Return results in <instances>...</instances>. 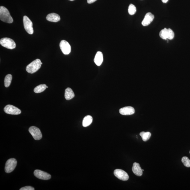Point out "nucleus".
<instances>
[{"label": "nucleus", "mask_w": 190, "mask_h": 190, "mask_svg": "<svg viewBox=\"0 0 190 190\" xmlns=\"http://www.w3.org/2000/svg\"><path fill=\"white\" fill-rule=\"evenodd\" d=\"M154 16L151 13H148L145 15L142 24L144 26H147L153 22Z\"/></svg>", "instance_id": "f8f14e48"}, {"label": "nucleus", "mask_w": 190, "mask_h": 190, "mask_svg": "<svg viewBox=\"0 0 190 190\" xmlns=\"http://www.w3.org/2000/svg\"><path fill=\"white\" fill-rule=\"evenodd\" d=\"M97 0H87V3L88 4H92L93 3H94Z\"/></svg>", "instance_id": "393cba45"}, {"label": "nucleus", "mask_w": 190, "mask_h": 190, "mask_svg": "<svg viewBox=\"0 0 190 190\" xmlns=\"http://www.w3.org/2000/svg\"><path fill=\"white\" fill-rule=\"evenodd\" d=\"M162 1L163 3H167V2H168V0H162Z\"/></svg>", "instance_id": "a878e982"}, {"label": "nucleus", "mask_w": 190, "mask_h": 190, "mask_svg": "<svg viewBox=\"0 0 190 190\" xmlns=\"http://www.w3.org/2000/svg\"><path fill=\"white\" fill-rule=\"evenodd\" d=\"M24 28L25 31L29 34H33L34 33L33 28V24L32 21L28 17L26 16L23 17V19Z\"/></svg>", "instance_id": "39448f33"}, {"label": "nucleus", "mask_w": 190, "mask_h": 190, "mask_svg": "<svg viewBox=\"0 0 190 190\" xmlns=\"http://www.w3.org/2000/svg\"><path fill=\"white\" fill-rule=\"evenodd\" d=\"M60 47L62 52L64 55H68L71 52V47L68 42L65 40L61 41Z\"/></svg>", "instance_id": "9d476101"}, {"label": "nucleus", "mask_w": 190, "mask_h": 190, "mask_svg": "<svg viewBox=\"0 0 190 190\" xmlns=\"http://www.w3.org/2000/svg\"><path fill=\"white\" fill-rule=\"evenodd\" d=\"M47 86L45 84H40L36 87L34 89V92L35 93H39L45 91L47 88Z\"/></svg>", "instance_id": "6ab92c4d"}, {"label": "nucleus", "mask_w": 190, "mask_h": 190, "mask_svg": "<svg viewBox=\"0 0 190 190\" xmlns=\"http://www.w3.org/2000/svg\"><path fill=\"white\" fill-rule=\"evenodd\" d=\"M42 64L41 60L37 59L27 66L26 71L28 73L31 74L35 73L40 68Z\"/></svg>", "instance_id": "f03ea898"}, {"label": "nucleus", "mask_w": 190, "mask_h": 190, "mask_svg": "<svg viewBox=\"0 0 190 190\" xmlns=\"http://www.w3.org/2000/svg\"><path fill=\"white\" fill-rule=\"evenodd\" d=\"M20 190H34L35 189L33 187L28 186L23 187L21 188Z\"/></svg>", "instance_id": "b1692460"}, {"label": "nucleus", "mask_w": 190, "mask_h": 190, "mask_svg": "<svg viewBox=\"0 0 190 190\" xmlns=\"http://www.w3.org/2000/svg\"><path fill=\"white\" fill-rule=\"evenodd\" d=\"M136 12V8L135 6L132 4H130L128 8V13L131 15L135 14Z\"/></svg>", "instance_id": "4be33fe9"}, {"label": "nucleus", "mask_w": 190, "mask_h": 190, "mask_svg": "<svg viewBox=\"0 0 190 190\" xmlns=\"http://www.w3.org/2000/svg\"><path fill=\"white\" fill-rule=\"evenodd\" d=\"M12 80V76L11 75L8 74L6 75L5 79H4V85L6 87H8L11 84Z\"/></svg>", "instance_id": "412c9836"}, {"label": "nucleus", "mask_w": 190, "mask_h": 190, "mask_svg": "<svg viewBox=\"0 0 190 190\" xmlns=\"http://www.w3.org/2000/svg\"><path fill=\"white\" fill-rule=\"evenodd\" d=\"M4 111L6 114L12 115H19L21 113V111L19 108L10 105L6 106L4 108Z\"/></svg>", "instance_id": "6e6552de"}, {"label": "nucleus", "mask_w": 190, "mask_h": 190, "mask_svg": "<svg viewBox=\"0 0 190 190\" xmlns=\"http://www.w3.org/2000/svg\"><path fill=\"white\" fill-rule=\"evenodd\" d=\"M140 135L142 138L143 141L144 142L147 141L150 138L151 136V134L149 132H142L140 133Z\"/></svg>", "instance_id": "aec40b11"}, {"label": "nucleus", "mask_w": 190, "mask_h": 190, "mask_svg": "<svg viewBox=\"0 0 190 190\" xmlns=\"http://www.w3.org/2000/svg\"><path fill=\"white\" fill-rule=\"evenodd\" d=\"M65 98L67 100H70L75 96L73 90L70 88H66L65 91Z\"/></svg>", "instance_id": "f3484780"}, {"label": "nucleus", "mask_w": 190, "mask_h": 190, "mask_svg": "<svg viewBox=\"0 0 190 190\" xmlns=\"http://www.w3.org/2000/svg\"><path fill=\"white\" fill-rule=\"evenodd\" d=\"M0 44L3 47L10 49H13L16 47V44L13 40L9 38H3L0 40Z\"/></svg>", "instance_id": "7ed1b4c3"}, {"label": "nucleus", "mask_w": 190, "mask_h": 190, "mask_svg": "<svg viewBox=\"0 0 190 190\" xmlns=\"http://www.w3.org/2000/svg\"><path fill=\"white\" fill-rule=\"evenodd\" d=\"M30 134H31L33 138L36 140H39L42 138V134L41 132L37 127L32 126L29 129Z\"/></svg>", "instance_id": "0eeeda50"}, {"label": "nucleus", "mask_w": 190, "mask_h": 190, "mask_svg": "<svg viewBox=\"0 0 190 190\" xmlns=\"http://www.w3.org/2000/svg\"><path fill=\"white\" fill-rule=\"evenodd\" d=\"M189 153H190V152H189Z\"/></svg>", "instance_id": "c756f323"}, {"label": "nucleus", "mask_w": 190, "mask_h": 190, "mask_svg": "<svg viewBox=\"0 0 190 190\" xmlns=\"http://www.w3.org/2000/svg\"><path fill=\"white\" fill-rule=\"evenodd\" d=\"M0 19L3 22L8 23H11L13 19L11 16L9 10L3 6L0 7Z\"/></svg>", "instance_id": "f257e3e1"}, {"label": "nucleus", "mask_w": 190, "mask_h": 190, "mask_svg": "<svg viewBox=\"0 0 190 190\" xmlns=\"http://www.w3.org/2000/svg\"><path fill=\"white\" fill-rule=\"evenodd\" d=\"M114 174L117 178L120 180L126 181L129 179V176L128 173L123 170L116 169L114 170Z\"/></svg>", "instance_id": "1a4fd4ad"}, {"label": "nucleus", "mask_w": 190, "mask_h": 190, "mask_svg": "<svg viewBox=\"0 0 190 190\" xmlns=\"http://www.w3.org/2000/svg\"><path fill=\"white\" fill-rule=\"evenodd\" d=\"M182 162L185 167H190V160L187 157L184 156L182 157Z\"/></svg>", "instance_id": "5701e85b"}, {"label": "nucleus", "mask_w": 190, "mask_h": 190, "mask_svg": "<svg viewBox=\"0 0 190 190\" xmlns=\"http://www.w3.org/2000/svg\"><path fill=\"white\" fill-rule=\"evenodd\" d=\"M103 61V56L102 53L100 52H96L94 58V62L96 65L100 66Z\"/></svg>", "instance_id": "dca6fc26"}, {"label": "nucleus", "mask_w": 190, "mask_h": 190, "mask_svg": "<svg viewBox=\"0 0 190 190\" xmlns=\"http://www.w3.org/2000/svg\"><path fill=\"white\" fill-rule=\"evenodd\" d=\"M34 175L37 178L43 180H48L50 179L51 176L48 173L39 170H36L34 172Z\"/></svg>", "instance_id": "9b49d317"}, {"label": "nucleus", "mask_w": 190, "mask_h": 190, "mask_svg": "<svg viewBox=\"0 0 190 190\" xmlns=\"http://www.w3.org/2000/svg\"><path fill=\"white\" fill-rule=\"evenodd\" d=\"M17 161L15 158L9 159L6 163L5 170L6 173H10L13 171L16 168Z\"/></svg>", "instance_id": "423d86ee"}, {"label": "nucleus", "mask_w": 190, "mask_h": 190, "mask_svg": "<svg viewBox=\"0 0 190 190\" xmlns=\"http://www.w3.org/2000/svg\"><path fill=\"white\" fill-rule=\"evenodd\" d=\"M69 1H74V0H69Z\"/></svg>", "instance_id": "bb28decb"}, {"label": "nucleus", "mask_w": 190, "mask_h": 190, "mask_svg": "<svg viewBox=\"0 0 190 190\" xmlns=\"http://www.w3.org/2000/svg\"><path fill=\"white\" fill-rule=\"evenodd\" d=\"M48 88V86L47 87V88Z\"/></svg>", "instance_id": "c85d7f7f"}, {"label": "nucleus", "mask_w": 190, "mask_h": 190, "mask_svg": "<svg viewBox=\"0 0 190 190\" xmlns=\"http://www.w3.org/2000/svg\"><path fill=\"white\" fill-rule=\"evenodd\" d=\"M159 35L161 38L164 40L169 39L171 40L174 37V33L171 29H167L165 28L160 32Z\"/></svg>", "instance_id": "20e7f679"}, {"label": "nucleus", "mask_w": 190, "mask_h": 190, "mask_svg": "<svg viewBox=\"0 0 190 190\" xmlns=\"http://www.w3.org/2000/svg\"><path fill=\"white\" fill-rule=\"evenodd\" d=\"M119 111L122 115H130L135 113V110L132 107L126 106L120 108Z\"/></svg>", "instance_id": "ddd939ff"}, {"label": "nucleus", "mask_w": 190, "mask_h": 190, "mask_svg": "<svg viewBox=\"0 0 190 190\" xmlns=\"http://www.w3.org/2000/svg\"><path fill=\"white\" fill-rule=\"evenodd\" d=\"M93 121V118L91 116L88 115L84 117L82 121V126L84 127L89 126Z\"/></svg>", "instance_id": "a211bd4d"}, {"label": "nucleus", "mask_w": 190, "mask_h": 190, "mask_svg": "<svg viewBox=\"0 0 190 190\" xmlns=\"http://www.w3.org/2000/svg\"><path fill=\"white\" fill-rule=\"evenodd\" d=\"M46 19L49 22H57L59 21L61 19L58 15L57 13H52L48 15Z\"/></svg>", "instance_id": "2eb2a0df"}, {"label": "nucleus", "mask_w": 190, "mask_h": 190, "mask_svg": "<svg viewBox=\"0 0 190 190\" xmlns=\"http://www.w3.org/2000/svg\"><path fill=\"white\" fill-rule=\"evenodd\" d=\"M142 171H144V170H143V169H142Z\"/></svg>", "instance_id": "cd10ccee"}, {"label": "nucleus", "mask_w": 190, "mask_h": 190, "mask_svg": "<svg viewBox=\"0 0 190 190\" xmlns=\"http://www.w3.org/2000/svg\"><path fill=\"white\" fill-rule=\"evenodd\" d=\"M132 170L134 174L136 175L140 176L142 175L143 171L140 164L135 162L133 164L132 168Z\"/></svg>", "instance_id": "4468645a"}]
</instances>
